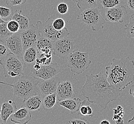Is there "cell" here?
Wrapping results in <instances>:
<instances>
[{"mask_svg":"<svg viewBox=\"0 0 134 124\" xmlns=\"http://www.w3.org/2000/svg\"><path fill=\"white\" fill-rule=\"evenodd\" d=\"M12 8H7L0 5V17L4 21V19L10 20L14 12Z\"/></svg>","mask_w":134,"mask_h":124,"instance_id":"cell-26","label":"cell"},{"mask_svg":"<svg viewBox=\"0 0 134 124\" xmlns=\"http://www.w3.org/2000/svg\"><path fill=\"white\" fill-rule=\"evenodd\" d=\"M57 101L56 93L46 95L43 97L42 108L44 110H50L56 105Z\"/></svg>","mask_w":134,"mask_h":124,"instance_id":"cell-21","label":"cell"},{"mask_svg":"<svg viewBox=\"0 0 134 124\" xmlns=\"http://www.w3.org/2000/svg\"><path fill=\"white\" fill-rule=\"evenodd\" d=\"M17 110L16 104L13 101L3 103L0 110V120L3 124H6L9 118Z\"/></svg>","mask_w":134,"mask_h":124,"instance_id":"cell-15","label":"cell"},{"mask_svg":"<svg viewBox=\"0 0 134 124\" xmlns=\"http://www.w3.org/2000/svg\"><path fill=\"white\" fill-rule=\"evenodd\" d=\"M127 124H134V116H133L131 119H129L127 122Z\"/></svg>","mask_w":134,"mask_h":124,"instance_id":"cell-42","label":"cell"},{"mask_svg":"<svg viewBox=\"0 0 134 124\" xmlns=\"http://www.w3.org/2000/svg\"><path fill=\"white\" fill-rule=\"evenodd\" d=\"M77 19L91 27L94 32H97L104 29V25L107 22L98 6L81 12L77 15Z\"/></svg>","mask_w":134,"mask_h":124,"instance_id":"cell-4","label":"cell"},{"mask_svg":"<svg viewBox=\"0 0 134 124\" xmlns=\"http://www.w3.org/2000/svg\"><path fill=\"white\" fill-rule=\"evenodd\" d=\"M7 27L8 31L12 33H15L20 31V26L18 22L12 19L7 21Z\"/></svg>","mask_w":134,"mask_h":124,"instance_id":"cell-27","label":"cell"},{"mask_svg":"<svg viewBox=\"0 0 134 124\" xmlns=\"http://www.w3.org/2000/svg\"><path fill=\"white\" fill-rule=\"evenodd\" d=\"M102 7L105 9H109L121 4L120 0H101L99 1Z\"/></svg>","mask_w":134,"mask_h":124,"instance_id":"cell-25","label":"cell"},{"mask_svg":"<svg viewBox=\"0 0 134 124\" xmlns=\"http://www.w3.org/2000/svg\"><path fill=\"white\" fill-rule=\"evenodd\" d=\"M7 23V21H4L0 24V42L4 44L6 40L13 34L8 31Z\"/></svg>","mask_w":134,"mask_h":124,"instance_id":"cell-23","label":"cell"},{"mask_svg":"<svg viewBox=\"0 0 134 124\" xmlns=\"http://www.w3.org/2000/svg\"><path fill=\"white\" fill-rule=\"evenodd\" d=\"M59 80L56 76L46 80L40 81L38 84V92L42 97L55 93L59 84Z\"/></svg>","mask_w":134,"mask_h":124,"instance_id":"cell-13","label":"cell"},{"mask_svg":"<svg viewBox=\"0 0 134 124\" xmlns=\"http://www.w3.org/2000/svg\"></svg>","mask_w":134,"mask_h":124,"instance_id":"cell-46","label":"cell"},{"mask_svg":"<svg viewBox=\"0 0 134 124\" xmlns=\"http://www.w3.org/2000/svg\"><path fill=\"white\" fill-rule=\"evenodd\" d=\"M38 52L36 46L30 47L24 52L23 61L25 64H31L35 62L38 57Z\"/></svg>","mask_w":134,"mask_h":124,"instance_id":"cell-20","label":"cell"},{"mask_svg":"<svg viewBox=\"0 0 134 124\" xmlns=\"http://www.w3.org/2000/svg\"><path fill=\"white\" fill-rule=\"evenodd\" d=\"M125 31L127 37L134 39V14L130 16L129 23L125 25Z\"/></svg>","mask_w":134,"mask_h":124,"instance_id":"cell-24","label":"cell"},{"mask_svg":"<svg viewBox=\"0 0 134 124\" xmlns=\"http://www.w3.org/2000/svg\"><path fill=\"white\" fill-rule=\"evenodd\" d=\"M31 118V112L26 108H21L11 116L10 120L15 124H27Z\"/></svg>","mask_w":134,"mask_h":124,"instance_id":"cell-16","label":"cell"},{"mask_svg":"<svg viewBox=\"0 0 134 124\" xmlns=\"http://www.w3.org/2000/svg\"><path fill=\"white\" fill-rule=\"evenodd\" d=\"M9 53L5 44L0 42V60L5 57Z\"/></svg>","mask_w":134,"mask_h":124,"instance_id":"cell-31","label":"cell"},{"mask_svg":"<svg viewBox=\"0 0 134 124\" xmlns=\"http://www.w3.org/2000/svg\"><path fill=\"white\" fill-rule=\"evenodd\" d=\"M99 124H111V123L107 119H104L102 120V121Z\"/></svg>","mask_w":134,"mask_h":124,"instance_id":"cell-41","label":"cell"},{"mask_svg":"<svg viewBox=\"0 0 134 124\" xmlns=\"http://www.w3.org/2000/svg\"><path fill=\"white\" fill-rule=\"evenodd\" d=\"M62 71V68L57 63H51L50 65H41L38 71L32 69L31 76L35 79L46 80L56 76Z\"/></svg>","mask_w":134,"mask_h":124,"instance_id":"cell-9","label":"cell"},{"mask_svg":"<svg viewBox=\"0 0 134 124\" xmlns=\"http://www.w3.org/2000/svg\"><path fill=\"white\" fill-rule=\"evenodd\" d=\"M40 37V35L37 28L33 24L30 25L27 29L21 31V38L24 52L30 47L36 46Z\"/></svg>","mask_w":134,"mask_h":124,"instance_id":"cell-11","label":"cell"},{"mask_svg":"<svg viewBox=\"0 0 134 124\" xmlns=\"http://www.w3.org/2000/svg\"><path fill=\"white\" fill-rule=\"evenodd\" d=\"M10 19L14 20L18 22L20 26V31L26 30L29 27L30 21L29 17L26 15H23L21 10L19 11L16 10L14 12Z\"/></svg>","mask_w":134,"mask_h":124,"instance_id":"cell-19","label":"cell"},{"mask_svg":"<svg viewBox=\"0 0 134 124\" xmlns=\"http://www.w3.org/2000/svg\"><path fill=\"white\" fill-rule=\"evenodd\" d=\"M5 44L10 53L23 61L24 50L21 38V31L13 33L8 37L6 40Z\"/></svg>","mask_w":134,"mask_h":124,"instance_id":"cell-10","label":"cell"},{"mask_svg":"<svg viewBox=\"0 0 134 124\" xmlns=\"http://www.w3.org/2000/svg\"><path fill=\"white\" fill-rule=\"evenodd\" d=\"M68 6L65 3H60L57 6V11L59 14L62 15L66 14L68 11Z\"/></svg>","mask_w":134,"mask_h":124,"instance_id":"cell-30","label":"cell"},{"mask_svg":"<svg viewBox=\"0 0 134 124\" xmlns=\"http://www.w3.org/2000/svg\"><path fill=\"white\" fill-rule=\"evenodd\" d=\"M129 94L134 97V85L132 86L129 89Z\"/></svg>","mask_w":134,"mask_h":124,"instance_id":"cell-39","label":"cell"},{"mask_svg":"<svg viewBox=\"0 0 134 124\" xmlns=\"http://www.w3.org/2000/svg\"><path fill=\"white\" fill-rule=\"evenodd\" d=\"M0 124H3V123H2V122L1 121V120H0Z\"/></svg>","mask_w":134,"mask_h":124,"instance_id":"cell-44","label":"cell"},{"mask_svg":"<svg viewBox=\"0 0 134 124\" xmlns=\"http://www.w3.org/2000/svg\"><path fill=\"white\" fill-rule=\"evenodd\" d=\"M27 0H6L7 5L11 6H19L26 3Z\"/></svg>","mask_w":134,"mask_h":124,"instance_id":"cell-32","label":"cell"},{"mask_svg":"<svg viewBox=\"0 0 134 124\" xmlns=\"http://www.w3.org/2000/svg\"><path fill=\"white\" fill-rule=\"evenodd\" d=\"M43 97L39 94L33 95L27 99L24 100L21 108H26L30 111L40 110L42 107Z\"/></svg>","mask_w":134,"mask_h":124,"instance_id":"cell-17","label":"cell"},{"mask_svg":"<svg viewBox=\"0 0 134 124\" xmlns=\"http://www.w3.org/2000/svg\"><path fill=\"white\" fill-rule=\"evenodd\" d=\"M113 111L114 114H118L123 112V108L121 105H118L116 108L113 109Z\"/></svg>","mask_w":134,"mask_h":124,"instance_id":"cell-35","label":"cell"},{"mask_svg":"<svg viewBox=\"0 0 134 124\" xmlns=\"http://www.w3.org/2000/svg\"><path fill=\"white\" fill-rule=\"evenodd\" d=\"M53 26L57 31H61L65 27V22L62 18H57L54 20L53 22Z\"/></svg>","mask_w":134,"mask_h":124,"instance_id":"cell-28","label":"cell"},{"mask_svg":"<svg viewBox=\"0 0 134 124\" xmlns=\"http://www.w3.org/2000/svg\"><path fill=\"white\" fill-rule=\"evenodd\" d=\"M82 100L79 97H75L62 100L57 103L58 105L70 111L72 114L78 113L80 107Z\"/></svg>","mask_w":134,"mask_h":124,"instance_id":"cell-18","label":"cell"},{"mask_svg":"<svg viewBox=\"0 0 134 124\" xmlns=\"http://www.w3.org/2000/svg\"><path fill=\"white\" fill-rule=\"evenodd\" d=\"M105 70L109 83L121 91L134 82V61L129 57L119 60L113 58Z\"/></svg>","mask_w":134,"mask_h":124,"instance_id":"cell-2","label":"cell"},{"mask_svg":"<svg viewBox=\"0 0 134 124\" xmlns=\"http://www.w3.org/2000/svg\"><path fill=\"white\" fill-rule=\"evenodd\" d=\"M127 7L134 12V0H125Z\"/></svg>","mask_w":134,"mask_h":124,"instance_id":"cell-34","label":"cell"},{"mask_svg":"<svg viewBox=\"0 0 134 124\" xmlns=\"http://www.w3.org/2000/svg\"><path fill=\"white\" fill-rule=\"evenodd\" d=\"M4 22L3 19H2L1 17H0V24H1L2 23H3V22Z\"/></svg>","mask_w":134,"mask_h":124,"instance_id":"cell-43","label":"cell"},{"mask_svg":"<svg viewBox=\"0 0 134 124\" xmlns=\"http://www.w3.org/2000/svg\"><path fill=\"white\" fill-rule=\"evenodd\" d=\"M122 91L111 85L105 74L102 72L86 76V81L82 87V94L90 103L96 104L102 109L120 96Z\"/></svg>","mask_w":134,"mask_h":124,"instance_id":"cell-1","label":"cell"},{"mask_svg":"<svg viewBox=\"0 0 134 124\" xmlns=\"http://www.w3.org/2000/svg\"><path fill=\"white\" fill-rule=\"evenodd\" d=\"M76 3L81 12L89 8L97 7V0H70Z\"/></svg>","mask_w":134,"mask_h":124,"instance_id":"cell-22","label":"cell"},{"mask_svg":"<svg viewBox=\"0 0 134 124\" xmlns=\"http://www.w3.org/2000/svg\"><path fill=\"white\" fill-rule=\"evenodd\" d=\"M39 82V79L34 78L31 75H24L13 84H9L2 81H0V84L11 86L15 97L25 100L39 94L38 84Z\"/></svg>","mask_w":134,"mask_h":124,"instance_id":"cell-3","label":"cell"},{"mask_svg":"<svg viewBox=\"0 0 134 124\" xmlns=\"http://www.w3.org/2000/svg\"><path fill=\"white\" fill-rule=\"evenodd\" d=\"M0 65L3 67L4 76L5 77H15L24 75L26 64L10 53L0 60Z\"/></svg>","mask_w":134,"mask_h":124,"instance_id":"cell-5","label":"cell"},{"mask_svg":"<svg viewBox=\"0 0 134 124\" xmlns=\"http://www.w3.org/2000/svg\"><path fill=\"white\" fill-rule=\"evenodd\" d=\"M115 124H124V120L123 117H120L116 120L115 121Z\"/></svg>","mask_w":134,"mask_h":124,"instance_id":"cell-38","label":"cell"},{"mask_svg":"<svg viewBox=\"0 0 134 124\" xmlns=\"http://www.w3.org/2000/svg\"><path fill=\"white\" fill-rule=\"evenodd\" d=\"M75 43L72 39L68 37L63 38L54 42L53 52L54 55L64 59L75 50Z\"/></svg>","mask_w":134,"mask_h":124,"instance_id":"cell-8","label":"cell"},{"mask_svg":"<svg viewBox=\"0 0 134 124\" xmlns=\"http://www.w3.org/2000/svg\"><path fill=\"white\" fill-rule=\"evenodd\" d=\"M101 1V0H97V1Z\"/></svg>","mask_w":134,"mask_h":124,"instance_id":"cell-45","label":"cell"},{"mask_svg":"<svg viewBox=\"0 0 134 124\" xmlns=\"http://www.w3.org/2000/svg\"><path fill=\"white\" fill-rule=\"evenodd\" d=\"M41 65L37 64H35V65H34V68L33 69H34L36 71H38L41 68Z\"/></svg>","mask_w":134,"mask_h":124,"instance_id":"cell-40","label":"cell"},{"mask_svg":"<svg viewBox=\"0 0 134 124\" xmlns=\"http://www.w3.org/2000/svg\"><path fill=\"white\" fill-rule=\"evenodd\" d=\"M124 114H125V112L123 111V112H121L120 113L118 114H114L112 119L113 120L115 121L117 119H118L122 117H123Z\"/></svg>","mask_w":134,"mask_h":124,"instance_id":"cell-36","label":"cell"},{"mask_svg":"<svg viewBox=\"0 0 134 124\" xmlns=\"http://www.w3.org/2000/svg\"><path fill=\"white\" fill-rule=\"evenodd\" d=\"M53 21L54 20L50 17L44 23L40 21L37 22L36 27L41 36L48 38L53 42L67 37L70 33L67 28L65 27L61 31H57L53 26Z\"/></svg>","mask_w":134,"mask_h":124,"instance_id":"cell-7","label":"cell"},{"mask_svg":"<svg viewBox=\"0 0 134 124\" xmlns=\"http://www.w3.org/2000/svg\"><path fill=\"white\" fill-rule=\"evenodd\" d=\"M90 103L89 102L87 99L83 100L82 101L80 107L79 109L78 112V115H81L83 116H86L87 115V105H90Z\"/></svg>","mask_w":134,"mask_h":124,"instance_id":"cell-29","label":"cell"},{"mask_svg":"<svg viewBox=\"0 0 134 124\" xmlns=\"http://www.w3.org/2000/svg\"><path fill=\"white\" fill-rule=\"evenodd\" d=\"M69 123L71 124H90V122L85 119H74L70 120Z\"/></svg>","mask_w":134,"mask_h":124,"instance_id":"cell-33","label":"cell"},{"mask_svg":"<svg viewBox=\"0 0 134 124\" xmlns=\"http://www.w3.org/2000/svg\"><path fill=\"white\" fill-rule=\"evenodd\" d=\"M88 53L80 50L74 51L67 57V66L75 75H80L91 65Z\"/></svg>","mask_w":134,"mask_h":124,"instance_id":"cell-6","label":"cell"},{"mask_svg":"<svg viewBox=\"0 0 134 124\" xmlns=\"http://www.w3.org/2000/svg\"><path fill=\"white\" fill-rule=\"evenodd\" d=\"M90 117H93L94 116V112L91 107L90 106V105H87V115Z\"/></svg>","mask_w":134,"mask_h":124,"instance_id":"cell-37","label":"cell"},{"mask_svg":"<svg viewBox=\"0 0 134 124\" xmlns=\"http://www.w3.org/2000/svg\"><path fill=\"white\" fill-rule=\"evenodd\" d=\"M128 14V11L124 5H120L105 11V21L111 22L122 23L124 17Z\"/></svg>","mask_w":134,"mask_h":124,"instance_id":"cell-12","label":"cell"},{"mask_svg":"<svg viewBox=\"0 0 134 124\" xmlns=\"http://www.w3.org/2000/svg\"><path fill=\"white\" fill-rule=\"evenodd\" d=\"M56 94L58 101L75 97L72 84L69 80L59 83Z\"/></svg>","mask_w":134,"mask_h":124,"instance_id":"cell-14","label":"cell"}]
</instances>
